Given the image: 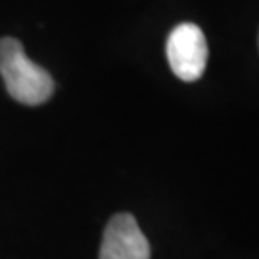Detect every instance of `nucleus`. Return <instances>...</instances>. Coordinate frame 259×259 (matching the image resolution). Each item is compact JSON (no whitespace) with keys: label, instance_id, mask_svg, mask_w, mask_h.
I'll return each instance as SVG.
<instances>
[{"label":"nucleus","instance_id":"obj_1","mask_svg":"<svg viewBox=\"0 0 259 259\" xmlns=\"http://www.w3.org/2000/svg\"><path fill=\"white\" fill-rule=\"evenodd\" d=\"M0 75L8 94L19 104L38 106L50 100L54 79L45 67L31 62L18 38H0Z\"/></svg>","mask_w":259,"mask_h":259},{"label":"nucleus","instance_id":"obj_2","mask_svg":"<svg viewBox=\"0 0 259 259\" xmlns=\"http://www.w3.org/2000/svg\"><path fill=\"white\" fill-rule=\"evenodd\" d=\"M167 60L171 71L186 83L198 81L207 65V40L196 23L177 25L167 38Z\"/></svg>","mask_w":259,"mask_h":259},{"label":"nucleus","instance_id":"obj_3","mask_svg":"<svg viewBox=\"0 0 259 259\" xmlns=\"http://www.w3.org/2000/svg\"><path fill=\"white\" fill-rule=\"evenodd\" d=\"M100 259H150V242L131 213H117L106 225Z\"/></svg>","mask_w":259,"mask_h":259}]
</instances>
